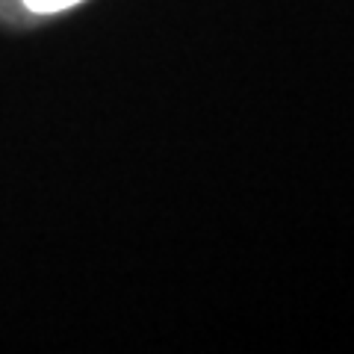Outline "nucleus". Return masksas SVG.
<instances>
[{
  "instance_id": "nucleus-1",
  "label": "nucleus",
  "mask_w": 354,
  "mask_h": 354,
  "mask_svg": "<svg viewBox=\"0 0 354 354\" xmlns=\"http://www.w3.org/2000/svg\"><path fill=\"white\" fill-rule=\"evenodd\" d=\"M30 12L36 15H53V12H62V9H71L77 6L80 0H24Z\"/></svg>"
}]
</instances>
